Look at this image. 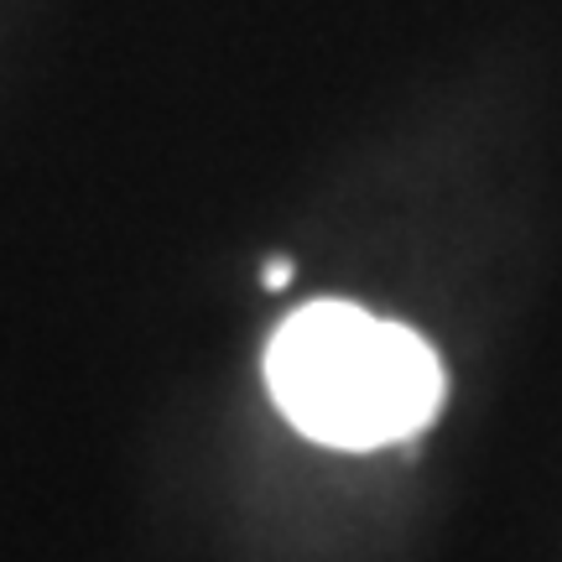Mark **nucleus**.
Wrapping results in <instances>:
<instances>
[{
  "label": "nucleus",
  "instance_id": "1",
  "mask_svg": "<svg viewBox=\"0 0 562 562\" xmlns=\"http://www.w3.org/2000/svg\"><path fill=\"white\" fill-rule=\"evenodd\" d=\"M266 385L302 438L328 448H385L417 438L442 406L438 349L406 323L355 302H313L277 328Z\"/></svg>",
  "mask_w": 562,
  "mask_h": 562
},
{
  "label": "nucleus",
  "instance_id": "2",
  "mask_svg": "<svg viewBox=\"0 0 562 562\" xmlns=\"http://www.w3.org/2000/svg\"><path fill=\"white\" fill-rule=\"evenodd\" d=\"M292 281V261H266V271H261V286L266 292H281Z\"/></svg>",
  "mask_w": 562,
  "mask_h": 562
}]
</instances>
